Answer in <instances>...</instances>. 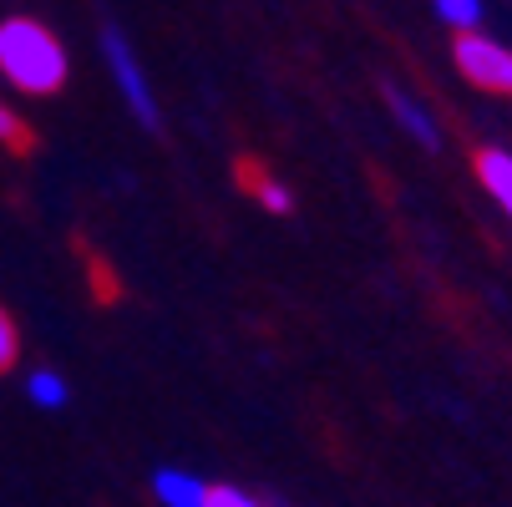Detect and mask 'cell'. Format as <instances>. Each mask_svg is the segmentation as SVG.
<instances>
[{
  "instance_id": "3",
  "label": "cell",
  "mask_w": 512,
  "mask_h": 507,
  "mask_svg": "<svg viewBox=\"0 0 512 507\" xmlns=\"http://www.w3.org/2000/svg\"><path fill=\"white\" fill-rule=\"evenodd\" d=\"M452 66L467 87L492 92V97H512V46L492 41L487 31L452 36Z\"/></svg>"
},
{
  "instance_id": "6",
  "label": "cell",
  "mask_w": 512,
  "mask_h": 507,
  "mask_svg": "<svg viewBox=\"0 0 512 507\" xmlns=\"http://www.w3.org/2000/svg\"><path fill=\"white\" fill-rule=\"evenodd\" d=\"M239 188L254 193L264 213H279V219H284V213H295V188L279 183L274 173H264V163H254V158L239 163Z\"/></svg>"
},
{
  "instance_id": "10",
  "label": "cell",
  "mask_w": 512,
  "mask_h": 507,
  "mask_svg": "<svg viewBox=\"0 0 512 507\" xmlns=\"http://www.w3.org/2000/svg\"><path fill=\"white\" fill-rule=\"evenodd\" d=\"M0 148H11V153H31L36 148V132H31V122L16 112V102H6L0 97Z\"/></svg>"
},
{
  "instance_id": "9",
  "label": "cell",
  "mask_w": 512,
  "mask_h": 507,
  "mask_svg": "<svg viewBox=\"0 0 512 507\" xmlns=\"http://www.w3.org/2000/svg\"><path fill=\"white\" fill-rule=\"evenodd\" d=\"M431 11H436V21L442 26H452L457 36H467V31H482V0H431Z\"/></svg>"
},
{
  "instance_id": "1",
  "label": "cell",
  "mask_w": 512,
  "mask_h": 507,
  "mask_svg": "<svg viewBox=\"0 0 512 507\" xmlns=\"http://www.w3.org/2000/svg\"><path fill=\"white\" fill-rule=\"evenodd\" d=\"M0 82L21 97H61L71 82V56L61 36L36 16L0 21Z\"/></svg>"
},
{
  "instance_id": "12",
  "label": "cell",
  "mask_w": 512,
  "mask_h": 507,
  "mask_svg": "<svg viewBox=\"0 0 512 507\" xmlns=\"http://www.w3.org/2000/svg\"><path fill=\"white\" fill-rule=\"evenodd\" d=\"M203 507H264V502L249 497L244 487H208V502Z\"/></svg>"
},
{
  "instance_id": "11",
  "label": "cell",
  "mask_w": 512,
  "mask_h": 507,
  "mask_svg": "<svg viewBox=\"0 0 512 507\" xmlns=\"http://www.w3.org/2000/svg\"><path fill=\"white\" fill-rule=\"evenodd\" d=\"M16 360H21V330H16V315L0 305V376L16 371Z\"/></svg>"
},
{
  "instance_id": "5",
  "label": "cell",
  "mask_w": 512,
  "mask_h": 507,
  "mask_svg": "<svg viewBox=\"0 0 512 507\" xmlns=\"http://www.w3.org/2000/svg\"><path fill=\"white\" fill-rule=\"evenodd\" d=\"M472 173H477L482 193L512 219V153L507 148H477L472 153Z\"/></svg>"
},
{
  "instance_id": "2",
  "label": "cell",
  "mask_w": 512,
  "mask_h": 507,
  "mask_svg": "<svg viewBox=\"0 0 512 507\" xmlns=\"http://www.w3.org/2000/svg\"><path fill=\"white\" fill-rule=\"evenodd\" d=\"M102 61H107V71H112V87H117L122 107L137 117V127H142V132H158V127H163L158 92H153L148 71H142V61H137V51H132V41H127L122 26H102Z\"/></svg>"
},
{
  "instance_id": "4",
  "label": "cell",
  "mask_w": 512,
  "mask_h": 507,
  "mask_svg": "<svg viewBox=\"0 0 512 507\" xmlns=\"http://www.w3.org/2000/svg\"><path fill=\"white\" fill-rule=\"evenodd\" d=\"M386 107H391V117H396V127L416 142V148H426V153H436L442 148V122H436V112L411 92V87H401V82H386Z\"/></svg>"
},
{
  "instance_id": "7",
  "label": "cell",
  "mask_w": 512,
  "mask_h": 507,
  "mask_svg": "<svg viewBox=\"0 0 512 507\" xmlns=\"http://www.w3.org/2000/svg\"><path fill=\"white\" fill-rule=\"evenodd\" d=\"M153 497L163 507H203L208 502V482L188 467H158L153 472Z\"/></svg>"
},
{
  "instance_id": "8",
  "label": "cell",
  "mask_w": 512,
  "mask_h": 507,
  "mask_svg": "<svg viewBox=\"0 0 512 507\" xmlns=\"http://www.w3.org/2000/svg\"><path fill=\"white\" fill-rule=\"evenodd\" d=\"M26 401H31L36 411H66V406H71V386H66L61 371L41 366V371L26 376Z\"/></svg>"
}]
</instances>
